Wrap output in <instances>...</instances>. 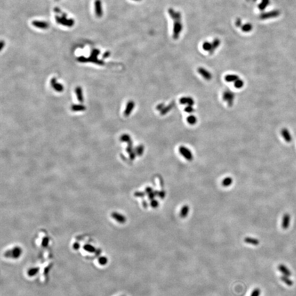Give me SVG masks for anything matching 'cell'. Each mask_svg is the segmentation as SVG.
<instances>
[{
  "label": "cell",
  "instance_id": "obj_14",
  "mask_svg": "<svg viewBox=\"0 0 296 296\" xmlns=\"http://www.w3.org/2000/svg\"><path fill=\"white\" fill-rule=\"evenodd\" d=\"M239 78V76L235 74H229L225 76V80L227 82H235Z\"/></svg>",
  "mask_w": 296,
  "mask_h": 296
},
{
  "label": "cell",
  "instance_id": "obj_15",
  "mask_svg": "<svg viewBox=\"0 0 296 296\" xmlns=\"http://www.w3.org/2000/svg\"><path fill=\"white\" fill-rule=\"evenodd\" d=\"M282 282H284L285 284H286L289 286H292L293 284V282L292 280L289 278V276H287L282 275L280 277Z\"/></svg>",
  "mask_w": 296,
  "mask_h": 296
},
{
  "label": "cell",
  "instance_id": "obj_27",
  "mask_svg": "<svg viewBox=\"0 0 296 296\" xmlns=\"http://www.w3.org/2000/svg\"><path fill=\"white\" fill-rule=\"evenodd\" d=\"M121 140L122 141V142H127V143H130L132 140L131 139V137L130 135L128 134H124L121 136Z\"/></svg>",
  "mask_w": 296,
  "mask_h": 296
},
{
  "label": "cell",
  "instance_id": "obj_12",
  "mask_svg": "<svg viewBox=\"0 0 296 296\" xmlns=\"http://www.w3.org/2000/svg\"><path fill=\"white\" fill-rule=\"evenodd\" d=\"M291 220V217L289 214H285L283 216V220H282V227L283 229H287L289 225Z\"/></svg>",
  "mask_w": 296,
  "mask_h": 296
},
{
  "label": "cell",
  "instance_id": "obj_16",
  "mask_svg": "<svg viewBox=\"0 0 296 296\" xmlns=\"http://www.w3.org/2000/svg\"><path fill=\"white\" fill-rule=\"evenodd\" d=\"M245 242L246 243H247L249 244H251V245H257L259 243V240H258L257 239H254V238H252V237H246L244 240Z\"/></svg>",
  "mask_w": 296,
  "mask_h": 296
},
{
  "label": "cell",
  "instance_id": "obj_23",
  "mask_svg": "<svg viewBox=\"0 0 296 296\" xmlns=\"http://www.w3.org/2000/svg\"><path fill=\"white\" fill-rule=\"evenodd\" d=\"M252 28H253L252 25L251 24L247 23V24H246L242 25L241 27V29H242V31L247 33V32H249L250 31H251Z\"/></svg>",
  "mask_w": 296,
  "mask_h": 296
},
{
  "label": "cell",
  "instance_id": "obj_30",
  "mask_svg": "<svg viewBox=\"0 0 296 296\" xmlns=\"http://www.w3.org/2000/svg\"><path fill=\"white\" fill-rule=\"evenodd\" d=\"M99 264H101V265H105L107 262H108V259L106 257H102L99 259Z\"/></svg>",
  "mask_w": 296,
  "mask_h": 296
},
{
  "label": "cell",
  "instance_id": "obj_20",
  "mask_svg": "<svg viewBox=\"0 0 296 296\" xmlns=\"http://www.w3.org/2000/svg\"><path fill=\"white\" fill-rule=\"evenodd\" d=\"M232 183H233V179H232V178H230V177H227L225 179H223V180L222 181V184L223 186L227 187V186H231Z\"/></svg>",
  "mask_w": 296,
  "mask_h": 296
},
{
  "label": "cell",
  "instance_id": "obj_10",
  "mask_svg": "<svg viewBox=\"0 0 296 296\" xmlns=\"http://www.w3.org/2000/svg\"><path fill=\"white\" fill-rule=\"evenodd\" d=\"M32 24L35 27L42 29H46L49 27V24L47 23L41 21H34L32 22Z\"/></svg>",
  "mask_w": 296,
  "mask_h": 296
},
{
  "label": "cell",
  "instance_id": "obj_26",
  "mask_svg": "<svg viewBox=\"0 0 296 296\" xmlns=\"http://www.w3.org/2000/svg\"><path fill=\"white\" fill-rule=\"evenodd\" d=\"M39 269L37 268L30 269L28 271V275L31 277L34 276L36 275L39 273Z\"/></svg>",
  "mask_w": 296,
  "mask_h": 296
},
{
  "label": "cell",
  "instance_id": "obj_7",
  "mask_svg": "<svg viewBox=\"0 0 296 296\" xmlns=\"http://www.w3.org/2000/svg\"><path fill=\"white\" fill-rule=\"evenodd\" d=\"M179 103L183 105L193 106L195 104L194 99L190 96H184L179 99Z\"/></svg>",
  "mask_w": 296,
  "mask_h": 296
},
{
  "label": "cell",
  "instance_id": "obj_37",
  "mask_svg": "<svg viewBox=\"0 0 296 296\" xmlns=\"http://www.w3.org/2000/svg\"></svg>",
  "mask_w": 296,
  "mask_h": 296
},
{
  "label": "cell",
  "instance_id": "obj_8",
  "mask_svg": "<svg viewBox=\"0 0 296 296\" xmlns=\"http://www.w3.org/2000/svg\"><path fill=\"white\" fill-rule=\"evenodd\" d=\"M95 12L98 17H101L103 15V11L102 7V2L100 0H96L95 3Z\"/></svg>",
  "mask_w": 296,
  "mask_h": 296
},
{
  "label": "cell",
  "instance_id": "obj_35",
  "mask_svg": "<svg viewBox=\"0 0 296 296\" xmlns=\"http://www.w3.org/2000/svg\"><path fill=\"white\" fill-rule=\"evenodd\" d=\"M54 11H55V12H56V13H61V10H60V9H59V8H57V7H55V9H54Z\"/></svg>",
  "mask_w": 296,
  "mask_h": 296
},
{
  "label": "cell",
  "instance_id": "obj_5",
  "mask_svg": "<svg viewBox=\"0 0 296 296\" xmlns=\"http://www.w3.org/2000/svg\"><path fill=\"white\" fill-rule=\"evenodd\" d=\"M198 72L199 73V74L202 76L205 80L207 81H210L212 78V74L209 72L207 70L204 68L200 67L198 69Z\"/></svg>",
  "mask_w": 296,
  "mask_h": 296
},
{
  "label": "cell",
  "instance_id": "obj_4",
  "mask_svg": "<svg viewBox=\"0 0 296 296\" xmlns=\"http://www.w3.org/2000/svg\"><path fill=\"white\" fill-rule=\"evenodd\" d=\"M280 12L279 11L275 10V11L269 12H266V13H262V14L260 15L259 18H260V19H263V20L268 19H270V18H273L277 17H278L280 15Z\"/></svg>",
  "mask_w": 296,
  "mask_h": 296
},
{
  "label": "cell",
  "instance_id": "obj_25",
  "mask_svg": "<svg viewBox=\"0 0 296 296\" xmlns=\"http://www.w3.org/2000/svg\"><path fill=\"white\" fill-rule=\"evenodd\" d=\"M114 214V218L115 217L116 219V220L118 221L119 222L124 223V222L126 221V218L124 216H122L120 214Z\"/></svg>",
  "mask_w": 296,
  "mask_h": 296
},
{
  "label": "cell",
  "instance_id": "obj_34",
  "mask_svg": "<svg viewBox=\"0 0 296 296\" xmlns=\"http://www.w3.org/2000/svg\"><path fill=\"white\" fill-rule=\"evenodd\" d=\"M241 20L240 18H238L236 21V25L237 27H239L241 25Z\"/></svg>",
  "mask_w": 296,
  "mask_h": 296
},
{
  "label": "cell",
  "instance_id": "obj_32",
  "mask_svg": "<svg viewBox=\"0 0 296 296\" xmlns=\"http://www.w3.org/2000/svg\"><path fill=\"white\" fill-rule=\"evenodd\" d=\"M151 205H152V207L153 208H156V207H157L158 206V202L157 201H156V200H154V201H152V203H151Z\"/></svg>",
  "mask_w": 296,
  "mask_h": 296
},
{
  "label": "cell",
  "instance_id": "obj_3",
  "mask_svg": "<svg viewBox=\"0 0 296 296\" xmlns=\"http://www.w3.org/2000/svg\"><path fill=\"white\" fill-rule=\"evenodd\" d=\"M180 154L188 161H192L193 159L192 152L189 149L184 146H180L179 148Z\"/></svg>",
  "mask_w": 296,
  "mask_h": 296
},
{
  "label": "cell",
  "instance_id": "obj_31",
  "mask_svg": "<svg viewBox=\"0 0 296 296\" xmlns=\"http://www.w3.org/2000/svg\"><path fill=\"white\" fill-rule=\"evenodd\" d=\"M165 104H159L158 105H157V106H156V109L158 110V111H161V110H162V109L165 108Z\"/></svg>",
  "mask_w": 296,
  "mask_h": 296
},
{
  "label": "cell",
  "instance_id": "obj_21",
  "mask_svg": "<svg viewBox=\"0 0 296 296\" xmlns=\"http://www.w3.org/2000/svg\"><path fill=\"white\" fill-rule=\"evenodd\" d=\"M189 212V207L188 206H184L182 208V209L181 210V212H180V216L182 217V218H185L188 215V214Z\"/></svg>",
  "mask_w": 296,
  "mask_h": 296
},
{
  "label": "cell",
  "instance_id": "obj_2",
  "mask_svg": "<svg viewBox=\"0 0 296 296\" xmlns=\"http://www.w3.org/2000/svg\"><path fill=\"white\" fill-rule=\"evenodd\" d=\"M55 21H56L61 24H62L64 26H68L69 27H71L74 25V21L73 19H67V15L65 14H62V17H60L59 16H55Z\"/></svg>",
  "mask_w": 296,
  "mask_h": 296
},
{
  "label": "cell",
  "instance_id": "obj_18",
  "mask_svg": "<svg viewBox=\"0 0 296 296\" xmlns=\"http://www.w3.org/2000/svg\"><path fill=\"white\" fill-rule=\"evenodd\" d=\"M186 121H187V122H188V123L189 124H191V125H194V124H196V122L198 121V120H197V118H196V116L192 115H190V116H189L188 117H187Z\"/></svg>",
  "mask_w": 296,
  "mask_h": 296
},
{
  "label": "cell",
  "instance_id": "obj_19",
  "mask_svg": "<svg viewBox=\"0 0 296 296\" xmlns=\"http://www.w3.org/2000/svg\"><path fill=\"white\" fill-rule=\"evenodd\" d=\"M135 152H136L137 155L138 156H142L144 151V146L142 144L139 145L138 146L136 147V149H134Z\"/></svg>",
  "mask_w": 296,
  "mask_h": 296
},
{
  "label": "cell",
  "instance_id": "obj_9",
  "mask_svg": "<svg viewBox=\"0 0 296 296\" xmlns=\"http://www.w3.org/2000/svg\"><path fill=\"white\" fill-rule=\"evenodd\" d=\"M282 137L285 139V140L287 143H291L292 140V136L289 132V131L286 128H284L282 129L281 131Z\"/></svg>",
  "mask_w": 296,
  "mask_h": 296
},
{
  "label": "cell",
  "instance_id": "obj_13",
  "mask_svg": "<svg viewBox=\"0 0 296 296\" xmlns=\"http://www.w3.org/2000/svg\"><path fill=\"white\" fill-rule=\"evenodd\" d=\"M175 102L174 101L172 102L170 104H168L167 106H165V108L160 111V114L161 115H165L168 112H169L173 108V107L175 105Z\"/></svg>",
  "mask_w": 296,
  "mask_h": 296
},
{
  "label": "cell",
  "instance_id": "obj_22",
  "mask_svg": "<svg viewBox=\"0 0 296 296\" xmlns=\"http://www.w3.org/2000/svg\"><path fill=\"white\" fill-rule=\"evenodd\" d=\"M244 86V82L242 79H238L234 82V86L237 89H240Z\"/></svg>",
  "mask_w": 296,
  "mask_h": 296
},
{
  "label": "cell",
  "instance_id": "obj_33",
  "mask_svg": "<svg viewBox=\"0 0 296 296\" xmlns=\"http://www.w3.org/2000/svg\"><path fill=\"white\" fill-rule=\"evenodd\" d=\"M136 156H137V154H136V152L134 150L130 153V158L132 160H134Z\"/></svg>",
  "mask_w": 296,
  "mask_h": 296
},
{
  "label": "cell",
  "instance_id": "obj_17",
  "mask_svg": "<svg viewBox=\"0 0 296 296\" xmlns=\"http://www.w3.org/2000/svg\"><path fill=\"white\" fill-rule=\"evenodd\" d=\"M270 0H262V2L259 4L258 8L260 11H264L265 8L268 6Z\"/></svg>",
  "mask_w": 296,
  "mask_h": 296
},
{
  "label": "cell",
  "instance_id": "obj_29",
  "mask_svg": "<svg viewBox=\"0 0 296 296\" xmlns=\"http://www.w3.org/2000/svg\"><path fill=\"white\" fill-rule=\"evenodd\" d=\"M184 111L187 113H192L195 111V110L193 108V106H189L187 105L184 109Z\"/></svg>",
  "mask_w": 296,
  "mask_h": 296
},
{
  "label": "cell",
  "instance_id": "obj_1",
  "mask_svg": "<svg viewBox=\"0 0 296 296\" xmlns=\"http://www.w3.org/2000/svg\"><path fill=\"white\" fill-rule=\"evenodd\" d=\"M235 96V93L233 91L227 90L223 93L222 98L224 102H227L228 106L231 107L234 104Z\"/></svg>",
  "mask_w": 296,
  "mask_h": 296
},
{
  "label": "cell",
  "instance_id": "obj_36",
  "mask_svg": "<svg viewBox=\"0 0 296 296\" xmlns=\"http://www.w3.org/2000/svg\"><path fill=\"white\" fill-rule=\"evenodd\" d=\"M254 1H256V0H254Z\"/></svg>",
  "mask_w": 296,
  "mask_h": 296
},
{
  "label": "cell",
  "instance_id": "obj_11",
  "mask_svg": "<svg viewBox=\"0 0 296 296\" xmlns=\"http://www.w3.org/2000/svg\"><path fill=\"white\" fill-rule=\"evenodd\" d=\"M279 270L282 273L283 275L287 276H291L292 275V273L291 270L287 268L286 266L280 264L278 267Z\"/></svg>",
  "mask_w": 296,
  "mask_h": 296
},
{
  "label": "cell",
  "instance_id": "obj_28",
  "mask_svg": "<svg viewBox=\"0 0 296 296\" xmlns=\"http://www.w3.org/2000/svg\"><path fill=\"white\" fill-rule=\"evenodd\" d=\"M260 295H261V290L258 288H256L252 291L250 296H259Z\"/></svg>",
  "mask_w": 296,
  "mask_h": 296
},
{
  "label": "cell",
  "instance_id": "obj_6",
  "mask_svg": "<svg viewBox=\"0 0 296 296\" xmlns=\"http://www.w3.org/2000/svg\"><path fill=\"white\" fill-rule=\"evenodd\" d=\"M135 107V103L133 100H130L126 105V109L124 111V114L126 116H128L130 115L131 112L133 111Z\"/></svg>",
  "mask_w": 296,
  "mask_h": 296
},
{
  "label": "cell",
  "instance_id": "obj_24",
  "mask_svg": "<svg viewBox=\"0 0 296 296\" xmlns=\"http://www.w3.org/2000/svg\"><path fill=\"white\" fill-rule=\"evenodd\" d=\"M220 41L218 40H215V41H214V43H213L212 45V48H211V50H210V54H212V53H214V51H215V49L218 47V46L220 45Z\"/></svg>",
  "mask_w": 296,
  "mask_h": 296
}]
</instances>
